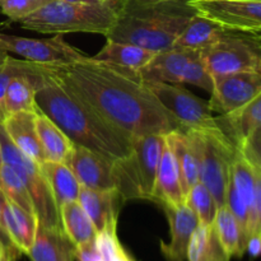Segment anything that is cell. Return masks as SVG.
Masks as SVG:
<instances>
[{
  "instance_id": "f1b7e54d",
  "label": "cell",
  "mask_w": 261,
  "mask_h": 261,
  "mask_svg": "<svg viewBox=\"0 0 261 261\" xmlns=\"http://www.w3.org/2000/svg\"><path fill=\"white\" fill-rule=\"evenodd\" d=\"M213 228L222 247L229 257H242L246 252V236L237 219L226 205L218 208Z\"/></svg>"
},
{
  "instance_id": "7bdbcfd3",
  "label": "cell",
  "mask_w": 261,
  "mask_h": 261,
  "mask_svg": "<svg viewBox=\"0 0 261 261\" xmlns=\"http://www.w3.org/2000/svg\"><path fill=\"white\" fill-rule=\"evenodd\" d=\"M8 58H9V53H8V51L4 48V46L0 43V66L7 61Z\"/></svg>"
},
{
  "instance_id": "b9f144b4",
  "label": "cell",
  "mask_w": 261,
  "mask_h": 261,
  "mask_svg": "<svg viewBox=\"0 0 261 261\" xmlns=\"http://www.w3.org/2000/svg\"><path fill=\"white\" fill-rule=\"evenodd\" d=\"M68 3H78V4H103V3L115 2V0H63Z\"/></svg>"
},
{
  "instance_id": "d590c367",
  "label": "cell",
  "mask_w": 261,
  "mask_h": 261,
  "mask_svg": "<svg viewBox=\"0 0 261 261\" xmlns=\"http://www.w3.org/2000/svg\"><path fill=\"white\" fill-rule=\"evenodd\" d=\"M50 2L51 0H0V9L12 22H20Z\"/></svg>"
},
{
  "instance_id": "f546056e",
  "label": "cell",
  "mask_w": 261,
  "mask_h": 261,
  "mask_svg": "<svg viewBox=\"0 0 261 261\" xmlns=\"http://www.w3.org/2000/svg\"><path fill=\"white\" fill-rule=\"evenodd\" d=\"M61 228L74 246L91 241L97 231L78 200L69 201L59 208Z\"/></svg>"
},
{
  "instance_id": "ffe728a7",
  "label": "cell",
  "mask_w": 261,
  "mask_h": 261,
  "mask_svg": "<svg viewBox=\"0 0 261 261\" xmlns=\"http://www.w3.org/2000/svg\"><path fill=\"white\" fill-rule=\"evenodd\" d=\"M36 114L37 112L19 111L9 115L2 122L5 133L13 144L27 157L37 162L38 165L45 162L42 147L36 129Z\"/></svg>"
},
{
  "instance_id": "52a82bcc",
  "label": "cell",
  "mask_w": 261,
  "mask_h": 261,
  "mask_svg": "<svg viewBox=\"0 0 261 261\" xmlns=\"http://www.w3.org/2000/svg\"><path fill=\"white\" fill-rule=\"evenodd\" d=\"M194 132L198 143L199 181L211 191L221 208L226 205L231 166L237 149L221 129Z\"/></svg>"
},
{
  "instance_id": "60d3db41",
  "label": "cell",
  "mask_w": 261,
  "mask_h": 261,
  "mask_svg": "<svg viewBox=\"0 0 261 261\" xmlns=\"http://www.w3.org/2000/svg\"><path fill=\"white\" fill-rule=\"evenodd\" d=\"M15 256L0 244V261H14Z\"/></svg>"
},
{
  "instance_id": "f35d334b",
  "label": "cell",
  "mask_w": 261,
  "mask_h": 261,
  "mask_svg": "<svg viewBox=\"0 0 261 261\" xmlns=\"http://www.w3.org/2000/svg\"><path fill=\"white\" fill-rule=\"evenodd\" d=\"M5 201H7V198H5V195L3 194L2 189H0V244H2L5 249L9 250V251L14 255L15 259H17L20 254L14 249V247L12 246V244L9 242V240H8L7 234H5V232H4V227H3V208H4Z\"/></svg>"
},
{
  "instance_id": "4316f807",
  "label": "cell",
  "mask_w": 261,
  "mask_h": 261,
  "mask_svg": "<svg viewBox=\"0 0 261 261\" xmlns=\"http://www.w3.org/2000/svg\"><path fill=\"white\" fill-rule=\"evenodd\" d=\"M40 168L47 181L58 208L69 201L78 200L82 185L65 162L45 161Z\"/></svg>"
},
{
  "instance_id": "5b68a950",
  "label": "cell",
  "mask_w": 261,
  "mask_h": 261,
  "mask_svg": "<svg viewBox=\"0 0 261 261\" xmlns=\"http://www.w3.org/2000/svg\"><path fill=\"white\" fill-rule=\"evenodd\" d=\"M65 163L82 186L97 190L119 191L125 201L140 199L132 158L115 162L86 148L74 145Z\"/></svg>"
},
{
  "instance_id": "ac0fdd59",
  "label": "cell",
  "mask_w": 261,
  "mask_h": 261,
  "mask_svg": "<svg viewBox=\"0 0 261 261\" xmlns=\"http://www.w3.org/2000/svg\"><path fill=\"white\" fill-rule=\"evenodd\" d=\"M180 173L184 195L199 181L198 143L194 130H176L165 135Z\"/></svg>"
},
{
  "instance_id": "9a60e30c",
  "label": "cell",
  "mask_w": 261,
  "mask_h": 261,
  "mask_svg": "<svg viewBox=\"0 0 261 261\" xmlns=\"http://www.w3.org/2000/svg\"><path fill=\"white\" fill-rule=\"evenodd\" d=\"M170 224L171 240L161 241V252L166 261H186L189 244L196 227L198 217L185 203L180 206H162Z\"/></svg>"
},
{
  "instance_id": "ee69618b",
  "label": "cell",
  "mask_w": 261,
  "mask_h": 261,
  "mask_svg": "<svg viewBox=\"0 0 261 261\" xmlns=\"http://www.w3.org/2000/svg\"><path fill=\"white\" fill-rule=\"evenodd\" d=\"M144 2H190V0H144Z\"/></svg>"
},
{
  "instance_id": "ba28073f",
  "label": "cell",
  "mask_w": 261,
  "mask_h": 261,
  "mask_svg": "<svg viewBox=\"0 0 261 261\" xmlns=\"http://www.w3.org/2000/svg\"><path fill=\"white\" fill-rule=\"evenodd\" d=\"M0 144L3 161L17 172L31 196L40 226L61 227L59 208L40 165L23 154L12 143L0 124Z\"/></svg>"
},
{
  "instance_id": "484cf974",
  "label": "cell",
  "mask_w": 261,
  "mask_h": 261,
  "mask_svg": "<svg viewBox=\"0 0 261 261\" xmlns=\"http://www.w3.org/2000/svg\"><path fill=\"white\" fill-rule=\"evenodd\" d=\"M36 129L46 161L66 162L74 148L73 142L41 110L36 114Z\"/></svg>"
},
{
  "instance_id": "9c48e42d",
  "label": "cell",
  "mask_w": 261,
  "mask_h": 261,
  "mask_svg": "<svg viewBox=\"0 0 261 261\" xmlns=\"http://www.w3.org/2000/svg\"><path fill=\"white\" fill-rule=\"evenodd\" d=\"M163 107L177 120L184 130H219L208 102L203 101L180 84L147 82Z\"/></svg>"
},
{
  "instance_id": "d6a6232c",
  "label": "cell",
  "mask_w": 261,
  "mask_h": 261,
  "mask_svg": "<svg viewBox=\"0 0 261 261\" xmlns=\"http://www.w3.org/2000/svg\"><path fill=\"white\" fill-rule=\"evenodd\" d=\"M0 189H2L3 194H4L8 201L15 204L20 209H23L24 212L30 213L31 216H35L37 218L35 206H33V203L31 200V196L28 194L27 189H25L24 184L22 182L17 172L5 163L0 168Z\"/></svg>"
},
{
  "instance_id": "603a6c76",
  "label": "cell",
  "mask_w": 261,
  "mask_h": 261,
  "mask_svg": "<svg viewBox=\"0 0 261 261\" xmlns=\"http://www.w3.org/2000/svg\"><path fill=\"white\" fill-rule=\"evenodd\" d=\"M152 201H155L161 206H180L185 203L177 165L167 144L163 148L158 165Z\"/></svg>"
},
{
  "instance_id": "277c9868",
  "label": "cell",
  "mask_w": 261,
  "mask_h": 261,
  "mask_svg": "<svg viewBox=\"0 0 261 261\" xmlns=\"http://www.w3.org/2000/svg\"><path fill=\"white\" fill-rule=\"evenodd\" d=\"M124 0L103 4H78L51 0L46 5L20 20L24 30L38 33H99L106 36L114 27Z\"/></svg>"
},
{
  "instance_id": "7402d4cb",
  "label": "cell",
  "mask_w": 261,
  "mask_h": 261,
  "mask_svg": "<svg viewBox=\"0 0 261 261\" xmlns=\"http://www.w3.org/2000/svg\"><path fill=\"white\" fill-rule=\"evenodd\" d=\"M78 261H138L117 237V226L98 231L91 241L75 247Z\"/></svg>"
},
{
  "instance_id": "30bf717a",
  "label": "cell",
  "mask_w": 261,
  "mask_h": 261,
  "mask_svg": "<svg viewBox=\"0 0 261 261\" xmlns=\"http://www.w3.org/2000/svg\"><path fill=\"white\" fill-rule=\"evenodd\" d=\"M196 14L227 30L260 32L261 0H190Z\"/></svg>"
},
{
  "instance_id": "8fae6325",
  "label": "cell",
  "mask_w": 261,
  "mask_h": 261,
  "mask_svg": "<svg viewBox=\"0 0 261 261\" xmlns=\"http://www.w3.org/2000/svg\"><path fill=\"white\" fill-rule=\"evenodd\" d=\"M0 43L8 53H14L24 60L42 65H60L87 58L86 54L69 45L63 35H56L46 40H36L0 33Z\"/></svg>"
},
{
  "instance_id": "5bb4252c",
  "label": "cell",
  "mask_w": 261,
  "mask_h": 261,
  "mask_svg": "<svg viewBox=\"0 0 261 261\" xmlns=\"http://www.w3.org/2000/svg\"><path fill=\"white\" fill-rule=\"evenodd\" d=\"M166 138L162 134H148L133 138V166L139 185L140 199L153 200L155 176L162 157Z\"/></svg>"
},
{
  "instance_id": "cb8c5ba5",
  "label": "cell",
  "mask_w": 261,
  "mask_h": 261,
  "mask_svg": "<svg viewBox=\"0 0 261 261\" xmlns=\"http://www.w3.org/2000/svg\"><path fill=\"white\" fill-rule=\"evenodd\" d=\"M38 221L10 201L3 208V227L12 246L19 254H27L35 241Z\"/></svg>"
},
{
  "instance_id": "2e32d148",
  "label": "cell",
  "mask_w": 261,
  "mask_h": 261,
  "mask_svg": "<svg viewBox=\"0 0 261 261\" xmlns=\"http://www.w3.org/2000/svg\"><path fill=\"white\" fill-rule=\"evenodd\" d=\"M200 51L176 47L160 51L144 68L140 69L139 73L145 82L182 84L188 66L199 56Z\"/></svg>"
},
{
  "instance_id": "e0dca14e",
  "label": "cell",
  "mask_w": 261,
  "mask_h": 261,
  "mask_svg": "<svg viewBox=\"0 0 261 261\" xmlns=\"http://www.w3.org/2000/svg\"><path fill=\"white\" fill-rule=\"evenodd\" d=\"M217 125L236 149L261 130V96L234 111L216 117Z\"/></svg>"
},
{
  "instance_id": "836d02e7",
  "label": "cell",
  "mask_w": 261,
  "mask_h": 261,
  "mask_svg": "<svg viewBox=\"0 0 261 261\" xmlns=\"http://www.w3.org/2000/svg\"><path fill=\"white\" fill-rule=\"evenodd\" d=\"M185 204L198 217L199 224H213L218 205L211 191L200 182L195 184L185 196Z\"/></svg>"
},
{
  "instance_id": "7a4b0ae2",
  "label": "cell",
  "mask_w": 261,
  "mask_h": 261,
  "mask_svg": "<svg viewBox=\"0 0 261 261\" xmlns=\"http://www.w3.org/2000/svg\"><path fill=\"white\" fill-rule=\"evenodd\" d=\"M36 102L41 111L65 133L74 145L115 162L132 158L134 153L133 138L70 96L60 84L46 75L45 71L36 93Z\"/></svg>"
},
{
  "instance_id": "8d00e7d4",
  "label": "cell",
  "mask_w": 261,
  "mask_h": 261,
  "mask_svg": "<svg viewBox=\"0 0 261 261\" xmlns=\"http://www.w3.org/2000/svg\"><path fill=\"white\" fill-rule=\"evenodd\" d=\"M182 83H189L193 84V86L200 87L201 89L208 92L209 94L212 93V89H213V78H212V74L209 73L208 68H206L203 56H201V51L199 54V56H196L191 61L190 65L188 66V70H186L185 76H184Z\"/></svg>"
},
{
  "instance_id": "f6af8a7d",
  "label": "cell",
  "mask_w": 261,
  "mask_h": 261,
  "mask_svg": "<svg viewBox=\"0 0 261 261\" xmlns=\"http://www.w3.org/2000/svg\"><path fill=\"white\" fill-rule=\"evenodd\" d=\"M4 165V161H3V152H2V144H0V168Z\"/></svg>"
},
{
  "instance_id": "4dcf8cb0",
  "label": "cell",
  "mask_w": 261,
  "mask_h": 261,
  "mask_svg": "<svg viewBox=\"0 0 261 261\" xmlns=\"http://www.w3.org/2000/svg\"><path fill=\"white\" fill-rule=\"evenodd\" d=\"M224 28L212 20L195 14L190 19L172 47L189 48V50H204L213 45L221 36Z\"/></svg>"
},
{
  "instance_id": "74e56055",
  "label": "cell",
  "mask_w": 261,
  "mask_h": 261,
  "mask_svg": "<svg viewBox=\"0 0 261 261\" xmlns=\"http://www.w3.org/2000/svg\"><path fill=\"white\" fill-rule=\"evenodd\" d=\"M226 206L231 211L234 218L237 219L239 224L241 226L242 231H244L245 236L247 239V224H249V212H247V206L234 186L229 181L228 189H227L226 195ZM247 242V241H246Z\"/></svg>"
},
{
  "instance_id": "d6986e66",
  "label": "cell",
  "mask_w": 261,
  "mask_h": 261,
  "mask_svg": "<svg viewBox=\"0 0 261 261\" xmlns=\"http://www.w3.org/2000/svg\"><path fill=\"white\" fill-rule=\"evenodd\" d=\"M78 203L98 232L109 226H117L120 206L125 200L119 191L97 190L82 186Z\"/></svg>"
},
{
  "instance_id": "44dd1931",
  "label": "cell",
  "mask_w": 261,
  "mask_h": 261,
  "mask_svg": "<svg viewBox=\"0 0 261 261\" xmlns=\"http://www.w3.org/2000/svg\"><path fill=\"white\" fill-rule=\"evenodd\" d=\"M25 255L31 261H74L75 246L61 227L37 224L35 241Z\"/></svg>"
},
{
  "instance_id": "d4e9b609",
  "label": "cell",
  "mask_w": 261,
  "mask_h": 261,
  "mask_svg": "<svg viewBox=\"0 0 261 261\" xmlns=\"http://www.w3.org/2000/svg\"><path fill=\"white\" fill-rule=\"evenodd\" d=\"M42 70L36 75H18L10 81L4 96L7 116L19 111L37 112L40 110L36 102V93L42 82Z\"/></svg>"
},
{
  "instance_id": "83f0119b",
  "label": "cell",
  "mask_w": 261,
  "mask_h": 261,
  "mask_svg": "<svg viewBox=\"0 0 261 261\" xmlns=\"http://www.w3.org/2000/svg\"><path fill=\"white\" fill-rule=\"evenodd\" d=\"M155 54L157 53L154 51L147 50L133 43L107 40L106 45L101 48V51L92 58L94 60L115 64L122 68L140 70L152 60Z\"/></svg>"
},
{
  "instance_id": "6da1fadb",
  "label": "cell",
  "mask_w": 261,
  "mask_h": 261,
  "mask_svg": "<svg viewBox=\"0 0 261 261\" xmlns=\"http://www.w3.org/2000/svg\"><path fill=\"white\" fill-rule=\"evenodd\" d=\"M46 75L130 138L184 130L161 105L139 70L94 60L43 65Z\"/></svg>"
},
{
  "instance_id": "e575fe53",
  "label": "cell",
  "mask_w": 261,
  "mask_h": 261,
  "mask_svg": "<svg viewBox=\"0 0 261 261\" xmlns=\"http://www.w3.org/2000/svg\"><path fill=\"white\" fill-rule=\"evenodd\" d=\"M42 70V64L32 63L28 60L8 58L7 61L0 66V124L7 119L4 106V96L8 84L14 76L18 75H36Z\"/></svg>"
},
{
  "instance_id": "8992f818",
  "label": "cell",
  "mask_w": 261,
  "mask_h": 261,
  "mask_svg": "<svg viewBox=\"0 0 261 261\" xmlns=\"http://www.w3.org/2000/svg\"><path fill=\"white\" fill-rule=\"evenodd\" d=\"M201 56L212 75L237 71L261 73L260 32L224 28L213 45L201 50Z\"/></svg>"
},
{
  "instance_id": "3957f363",
  "label": "cell",
  "mask_w": 261,
  "mask_h": 261,
  "mask_svg": "<svg viewBox=\"0 0 261 261\" xmlns=\"http://www.w3.org/2000/svg\"><path fill=\"white\" fill-rule=\"evenodd\" d=\"M195 14L189 2L124 0L105 37L160 53L172 47Z\"/></svg>"
},
{
  "instance_id": "ab89813d",
  "label": "cell",
  "mask_w": 261,
  "mask_h": 261,
  "mask_svg": "<svg viewBox=\"0 0 261 261\" xmlns=\"http://www.w3.org/2000/svg\"><path fill=\"white\" fill-rule=\"evenodd\" d=\"M261 251V232L251 234L246 242V252H249L251 257H257Z\"/></svg>"
},
{
  "instance_id": "7c38bea8",
  "label": "cell",
  "mask_w": 261,
  "mask_h": 261,
  "mask_svg": "<svg viewBox=\"0 0 261 261\" xmlns=\"http://www.w3.org/2000/svg\"><path fill=\"white\" fill-rule=\"evenodd\" d=\"M213 89L211 101L212 111L221 115L228 114L261 96V73L237 71V73L212 75Z\"/></svg>"
},
{
  "instance_id": "4fadbf2b",
  "label": "cell",
  "mask_w": 261,
  "mask_h": 261,
  "mask_svg": "<svg viewBox=\"0 0 261 261\" xmlns=\"http://www.w3.org/2000/svg\"><path fill=\"white\" fill-rule=\"evenodd\" d=\"M231 182L249 212L247 239L261 232V170L250 165L237 150L231 166Z\"/></svg>"
},
{
  "instance_id": "1f68e13d",
  "label": "cell",
  "mask_w": 261,
  "mask_h": 261,
  "mask_svg": "<svg viewBox=\"0 0 261 261\" xmlns=\"http://www.w3.org/2000/svg\"><path fill=\"white\" fill-rule=\"evenodd\" d=\"M188 261H231L222 247L213 224H199L191 236L186 252Z\"/></svg>"
}]
</instances>
